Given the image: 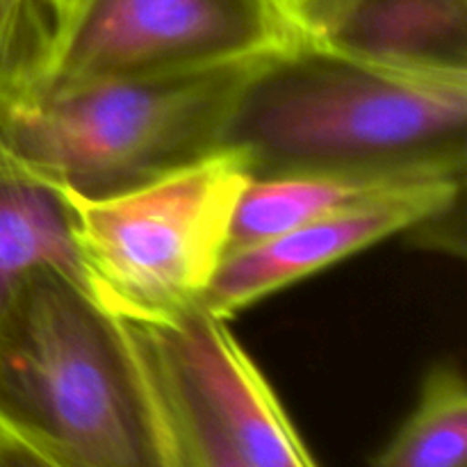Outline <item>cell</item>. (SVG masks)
<instances>
[{
  "label": "cell",
  "instance_id": "6da1fadb",
  "mask_svg": "<svg viewBox=\"0 0 467 467\" xmlns=\"http://www.w3.org/2000/svg\"><path fill=\"white\" fill-rule=\"evenodd\" d=\"M222 146L251 171L467 162V64L296 41L254 78Z\"/></svg>",
  "mask_w": 467,
  "mask_h": 467
},
{
  "label": "cell",
  "instance_id": "7a4b0ae2",
  "mask_svg": "<svg viewBox=\"0 0 467 467\" xmlns=\"http://www.w3.org/2000/svg\"><path fill=\"white\" fill-rule=\"evenodd\" d=\"M0 431L57 467H182L128 327L57 269L0 322Z\"/></svg>",
  "mask_w": 467,
  "mask_h": 467
},
{
  "label": "cell",
  "instance_id": "3957f363",
  "mask_svg": "<svg viewBox=\"0 0 467 467\" xmlns=\"http://www.w3.org/2000/svg\"><path fill=\"white\" fill-rule=\"evenodd\" d=\"M287 46L9 91L0 153L80 194L123 190L222 146L246 87Z\"/></svg>",
  "mask_w": 467,
  "mask_h": 467
},
{
  "label": "cell",
  "instance_id": "277c9868",
  "mask_svg": "<svg viewBox=\"0 0 467 467\" xmlns=\"http://www.w3.org/2000/svg\"><path fill=\"white\" fill-rule=\"evenodd\" d=\"M251 176L240 149L217 146L108 194L57 185L87 295L109 317L144 328L203 308Z\"/></svg>",
  "mask_w": 467,
  "mask_h": 467
},
{
  "label": "cell",
  "instance_id": "5b68a950",
  "mask_svg": "<svg viewBox=\"0 0 467 467\" xmlns=\"http://www.w3.org/2000/svg\"><path fill=\"white\" fill-rule=\"evenodd\" d=\"M287 44L296 41L265 0H94L46 82L217 62Z\"/></svg>",
  "mask_w": 467,
  "mask_h": 467
},
{
  "label": "cell",
  "instance_id": "8992f818",
  "mask_svg": "<svg viewBox=\"0 0 467 467\" xmlns=\"http://www.w3.org/2000/svg\"><path fill=\"white\" fill-rule=\"evenodd\" d=\"M463 192L465 176L436 178L231 251L214 274L203 310L231 322L267 296L388 237L422 231L438 219L459 213Z\"/></svg>",
  "mask_w": 467,
  "mask_h": 467
},
{
  "label": "cell",
  "instance_id": "52a82bcc",
  "mask_svg": "<svg viewBox=\"0 0 467 467\" xmlns=\"http://www.w3.org/2000/svg\"><path fill=\"white\" fill-rule=\"evenodd\" d=\"M246 467H319L272 383L226 319L203 308L153 328Z\"/></svg>",
  "mask_w": 467,
  "mask_h": 467
},
{
  "label": "cell",
  "instance_id": "ba28073f",
  "mask_svg": "<svg viewBox=\"0 0 467 467\" xmlns=\"http://www.w3.org/2000/svg\"><path fill=\"white\" fill-rule=\"evenodd\" d=\"M447 176H465V167H337L255 173L237 201L228 254L281 235L317 217Z\"/></svg>",
  "mask_w": 467,
  "mask_h": 467
},
{
  "label": "cell",
  "instance_id": "9c48e42d",
  "mask_svg": "<svg viewBox=\"0 0 467 467\" xmlns=\"http://www.w3.org/2000/svg\"><path fill=\"white\" fill-rule=\"evenodd\" d=\"M41 269L80 283L62 190L0 153V322Z\"/></svg>",
  "mask_w": 467,
  "mask_h": 467
},
{
  "label": "cell",
  "instance_id": "30bf717a",
  "mask_svg": "<svg viewBox=\"0 0 467 467\" xmlns=\"http://www.w3.org/2000/svg\"><path fill=\"white\" fill-rule=\"evenodd\" d=\"M331 39L381 57L467 64V0H358Z\"/></svg>",
  "mask_w": 467,
  "mask_h": 467
},
{
  "label": "cell",
  "instance_id": "8fae6325",
  "mask_svg": "<svg viewBox=\"0 0 467 467\" xmlns=\"http://www.w3.org/2000/svg\"><path fill=\"white\" fill-rule=\"evenodd\" d=\"M372 467H467V386L459 365L442 360L429 369L418 404Z\"/></svg>",
  "mask_w": 467,
  "mask_h": 467
},
{
  "label": "cell",
  "instance_id": "7c38bea8",
  "mask_svg": "<svg viewBox=\"0 0 467 467\" xmlns=\"http://www.w3.org/2000/svg\"><path fill=\"white\" fill-rule=\"evenodd\" d=\"M126 327L162 406L181 465L246 467L222 436L208 406L181 372L162 337L153 328L132 327V324Z\"/></svg>",
  "mask_w": 467,
  "mask_h": 467
},
{
  "label": "cell",
  "instance_id": "4fadbf2b",
  "mask_svg": "<svg viewBox=\"0 0 467 467\" xmlns=\"http://www.w3.org/2000/svg\"><path fill=\"white\" fill-rule=\"evenodd\" d=\"M292 41L331 39L358 0H265Z\"/></svg>",
  "mask_w": 467,
  "mask_h": 467
},
{
  "label": "cell",
  "instance_id": "5bb4252c",
  "mask_svg": "<svg viewBox=\"0 0 467 467\" xmlns=\"http://www.w3.org/2000/svg\"><path fill=\"white\" fill-rule=\"evenodd\" d=\"M94 0H39L44 16V57L32 85L50 80ZM23 89V87H21Z\"/></svg>",
  "mask_w": 467,
  "mask_h": 467
},
{
  "label": "cell",
  "instance_id": "9a60e30c",
  "mask_svg": "<svg viewBox=\"0 0 467 467\" xmlns=\"http://www.w3.org/2000/svg\"><path fill=\"white\" fill-rule=\"evenodd\" d=\"M0 467H57L18 438L0 431Z\"/></svg>",
  "mask_w": 467,
  "mask_h": 467
}]
</instances>
